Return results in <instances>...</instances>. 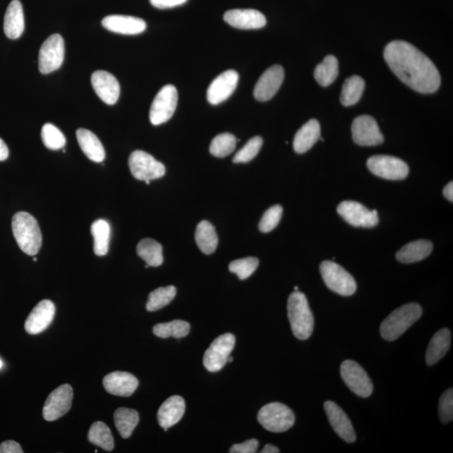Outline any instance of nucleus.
<instances>
[{"label":"nucleus","instance_id":"39","mask_svg":"<svg viewBox=\"0 0 453 453\" xmlns=\"http://www.w3.org/2000/svg\"><path fill=\"white\" fill-rule=\"evenodd\" d=\"M237 145V138L229 133H220L212 141L210 153L219 158H224L232 154Z\"/></svg>","mask_w":453,"mask_h":453},{"label":"nucleus","instance_id":"14","mask_svg":"<svg viewBox=\"0 0 453 453\" xmlns=\"http://www.w3.org/2000/svg\"><path fill=\"white\" fill-rule=\"evenodd\" d=\"M337 212L346 223L361 228H373L378 223L376 210H369L361 203L344 201L337 207Z\"/></svg>","mask_w":453,"mask_h":453},{"label":"nucleus","instance_id":"40","mask_svg":"<svg viewBox=\"0 0 453 453\" xmlns=\"http://www.w3.org/2000/svg\"><path fill=\"white\" fill-rule=\"evenodd\" d=\"M43 144L49 150L58 151L66 146V138L58 127L52 124H44L41 129Z\"/></svg>","mask_w":453,"mask_h":453},{"label":"nucleus","instance_id":"46","mask_svg":"<svg viewBox=\"0 0 453 453\" xmlns=\"http://www.w3.org/2000/svg\"><path fill=\"white\" fill-rule=\"evenodd\" d=\"M150 1L154 7L165 9L182 6L187 0H150Z\"/></svg>","mask_w":453,"mask_h":453},{"label":"nucleus","instance_id":"23","mask_svg":"<svg viewBox=\"0 0 453 453\" xmlns=\"http://www.w3.org/2000/svg\"><path fill=\"white\" fill-rule=\"evenodd\" d=\"M103 385L111 395L129 397L136 391L138 381L133 374L127 372H113L104 378Z\"/></svg>","mask_w":453,"mask_h":453},{"label":"nucleus","instance_id":"31","mask_svg":"<svg viewBox=\"0 0 453 453\" xmlns=\"http://www.w3.org/2000/svg\"><path fill=\"white\" fill-rule=\"evenodd\" d=\"M137 253L149 267H158L163 263V246L155 239H142L137 245Z\"/></svg>","mask_w":453,"mask_h":453},{"label":"nucleus","instance_id":"28","mask_svg":"<svg viewBox=\"0 0 453 453\" xmlns=\"http://www.w3.org/2000/svg\"><path fill=\"white\" fill-rule=\"evenodd\" d=\"M433 244L428 240L420 239L402 247L396 253V258L401 263H411L424 260L431 254Z\"/></svg>","mask_w":453,"mask_h":453},{"label":"nucleus","instance_id":"48","mask_svg":"<svg viewBox=\"0 0 453 453\" xmlns=\"http://www.w3.org/2000/svg\"><path fill=\"white\" fill-rule=\"evenodd\" d=\"M9 149L1 138H0V161L6 160L9 157Z\"/></svg>","mask_w":453,"mask_h":453},{"label":"nucleus","instance_id":"19","mask_svg":"<svg viewBox=\"0 0 453 453\" xmlns=\"http://www.w3.org/2000/svg\"><path fill=\"white\" fill-rule=\"evenodd\" d=\"M92 86L100 99L109 105L117 103L120 86L116 77L106 71H96L91 77Z\"/></svg>","mask_w":453,"mask_h":453},{"label":"nucleus","instance_id":"43","mask_svg":"<svg viewBox=\"0 0 453 453\" xmlns=\"http://www.w3.org/2000/svg\"><path fill=\"white\" fill-rule=\"evenodd\" d=\"M282 214H283V209L280 205L271 207L263 215L260 224H258V229L262 233L271 232L279 224Z\"/></svg>","mask_w":453,"mask_h":453},{"label":"nucleus","instance_id":"49","mask_svg":"<svg viewBox=\"0 0 453 453\" xmlns=\"http://www.w3.org/2000/svg\"><path fill=\"white\" fill-rule=\"evenodd\" d=\"M443 195L447 198L448 201L453 202V183L451 182L448 183L443 190Z\"/></svg>","mask_w":453,"mask_h":453},{"label":"nucleus","instance_id":"21","mask_svg":"<svg viewBox=\"0 0 453 453\" xmlns=\"http://www.w3.org/2000/svg\"><path fill=\"white\" fill-rule=\"evenodd\" d=\"M324 409L331 426L334 432L346 442L356 441V434L352 423L343 410L334 402L326 401Z\"/></svg>","mask_w":453,"mask_h":453},{"label":"nucleus","instance_id":"4","mask_svg":"<svg viewBox=\"0 0 453 453\" xmlns=\"http://www.w3.org/2000/svg\"><path fill=\"white\" fill-rule=\"evenodd\" d=\"M422 315V308L417 303H409L395 310L381 326L383 339L395 341Z\"/></svg>","mask_w":453,"mask_h":453},{"label":"nucleus","instance_id":"1","mask_svg":"<svg viewBox=\"0 0 453 453\" xmlns=\"http://www.w3.org/2000/svg\"><path fill=\"white\" fill-rule=\"evenodd\" d=\"M386 62L401 82L420 94H433L441 85V76L435 65L413 45L395 40L383 53Z\"/></svg>","mask_w":453,"mask_h":453},{"label":"nucleus","instance_id":"18","mask_svg":"<svg viewBox=\"0 0 453 453\" xmlns=\"http://www.w3.org/2000/svg\"><path fill=\"white\" fill-rule=\"evenodd\" d=\"M55 313V305L49 300H41L28 316L25 329L31 335L44 332L53 321Z\"/></svg>","mask_w":453,"mask_h":453},{"label":"nucleus","instance_id":"36","mask_svg":"<svg viewBox=\"0 0 453 453\" xmlns=\"http://www.w3.org/2000/svg\"><path fill=\"white\" fill-rule=\"evenodd\" d=\"M89 440L92 444L111 452L114 447V440L109 427L104 422H97L92 425L89 432Z\"/></svg>","mask_w":453,"mask_h":453},{"label":"nucleus","instance_id":"10","mask_svg":"<svg viewBox=\"0 0 453 453\" xmlns=\"http://www.w3.org/2000/svg\"><path fill=\"white\" fill-rule=\"evenodd\" d=\"M65 43L62 36L54 34L46 39L40 49L39 70L49 74L58 70L64 61Z\"/></svg>","mask_w":453,"mask_h":453},{"label":"nucleus","instance_id":"34","mask_svg":"<svg viewBox=\"0 0 453 453\" xmlns=\"http://www.w3.org/2000/svg\"><path fill=\"white\" fill-rule=\"evenodd\" d=\"M339 61L334 55H327L323 62L318 64L314 77L316 81L322 87H328L332 84L339 76Z\"/></svg>","mask_w":453,"mask_h":453},{"label":"nucleus","instance_id":"8","mask_svg":"<svg viewBox=\"0 0 453 453\" xmlns=\"http://www.w3.org/2000/svg\"><path fill=\"white\" fill-rule=\"evenodd\" d=\"M178 92L173 85H165L152 102L150 120L153 126L168 122L173 116L178 107Z\"/></svg>","mask_w":453,"mask_h":453},{"label":"nucleus","instance_id":"29","mask_svg":"<svg viewBox=\"0 0 453 453\" xmlns=\"http://www.w3.org/2000/svg\"><path fill=\"white\" fill-rule=\"evenodd\" d=\"M451 346V332L442 328L433 336L428 345L426 361L430 366L436 364L444 357Z\"/></svg>","mask_w":453,"mask_h":453},{"label":"nucleus","instance_id":"22","mask_svg":"<svg viewBox=\"0 0 453 453\" xmlns=\"http://www.w3.org/2000/svg\"><path fill=\"white\" fill-rule=\"evenodd\" d=\"M102 25L109 31L122 35H138L146 29V23L141 18L127 16H109L102 21Z\"/></svg>","mask_w":453,"mask_h":453},{"label":"nucleus","instance_id":"25","mask_svg":"<svg viewBox=\"0 0 453 453\" xmlns=\"http://www.w3.org/2000/svg\"><path fill=\"white\" fill-rule=\"evenodd\" d=\"M25 30V16L20 0L9 3L4 16V31L9 39L20 38Z\"/></svg>","mask_w":453,"mask_h":453},{"label":"nucleus","instance_id":"33","mask_svg":"<svg viewBox=\"0 0 453 453\" xmlns=\"http://www.w3.org/2000/svg\"><path fill=\"white\" fill-rule=\"evenodd\" d=\"M114 424L118 432L123 438L126 439L132 435L140 420L136 410L128 408H119L114 415Z\"/></svg>","mask_w":453,"mask_h":453},{"label":"nucleus","instance_id":"11","mask_svg":"<svg viewBox=\"0 0 453 453\" xmlns=\"http://www.w3.org/2000/svg\"><path fill=\"white\" fill-rule=\"evenodd\" d=\"M235 346V337L231 334L221 335L212 342L207 349L203 364L209 372H218L228 363V359Z\"/></svg>","mask_w":453,"mask_h":453},{"label":"nucleus","instance_id":"27","mask_svg":"<svg viewBox=\"0 0 453 453\" xmlns=\"http://www.w3.org/2000/svg\"><path fill=\"white\" fill-rule=\"evenodd\" d=\"M78 144L85 155L94 163H103L105 159V150L99 138L94 133L85 129H77Z\"/></svg>","mask_w":453,"mask_h":453},{"label":"nucleus","instance_id":"55","mask_svg":"<svg viewBox=\"0 0 453 453\" xmlns=\"http://www.w3.org/2000/svg\"><path fill=\"white\" fill-rule=\"evenodd\" d=\"M36 261H37V258H34V261L36 262Z\"/></svg>","mask_w":453,"mask_h":453},{"label":"nucleus","instance_id":"53","mask_svg":"<svg viewBox=\"0 0 453 453\" xmlns=\"http://www.w3.org/2000/svg\"><path fill=\"white\" fill-rule=\"evenodd\" d=\"M295 291H298V286H295Z\"/></svg>","mask_w":453,"mask_h":453},{"label":"nucleus","instance_id":"20","mask_svg":"<svg viewBox=\"0 0 453 453\" xmlns=\"http://www.w3.org/2000/svg\"><path fill=\"white\" fill-rule=\"evenodd\" d=\"M228 24L240 30L261 29L266 25V18L256 9H230L224 16Z\"/></svg>","mask_w":453,"mask_h":453},{"label":"nucleus","instance_id":"42","mask_svg":"<svg viewBox=\"0 0 453 453\" xmlns=\"http://www.w3.org/2000/svg\"><path fill=\"white\" fill-rule=\"evenodd\" d=\"M263 146V138L256 136L249 140L234 157V163H247L256 158Z\"/></svg>","mask_w":453,"mask_h":453},{"label":"nucleus","instance_id":"37","mask_svg":"<svg viewBox=\"0 0 453 453\" xmlns=\"http://www.w3.org/2000/svg\"><path fill=\"white\" fill-rule=\"evenodd\" d=\"M191 326L187 322L175 320L166 323H160L153 327L154 334L160 339H182L190 332Z\"/></svg>","mask_w":453,"mask_h":453},{"label":"nucleus","instance_id":"35","mask_svg":"<svg viewBox=\"0 0 453 453\" xmlns=\"http://www.w3.org/2000/svg\"><path fill=\"white\" fill-rule=\"evenodd\" d=\"M365 82L359 76L346 78L342 89L340 101L342 104L349 107L359 103L364 94Z\"/></svg>","mask_w":453,"mask_h":453},{"label":"nucleus","instance_id":"44","mask_svg":"<svg viewBox=\"0 0 453 453\" xmlns=\"http://www.w3.org/2000/svg\"><path fill=\"white\" fill-rule=\"evenodd\" d=\"M439 415L442 423L447 424L453 419V391L447 390L439 400Z\"/></svg>","mask_w":453,"mask_h":453},{"label":"nucleus","instance_id":"50","mask_svg":"<svg viewBox=\"0 0 453 453\" xmlns=\"http://www.w3.org/2000/svg\"><path fill=\"white\" fill-rule=\"evenodd\" d=\"M280 450L275 446L267 444L263 448L261 453H278Z\"/></svg>","mask_w":453,"mask_h":453},{"label":"nucleus","instance_id":"30","mask_svg":"<svg viewBox=\"0 0 453 453\" xmlns=\"http://www.w3.org/2000/svg\"><path fill=\"white\" fill-rule=\"evenodd\" d=\"M195 239L198 248L203 253H214L218 247V235H217L214 226L209 221H202L197 225Z\"/></svg>","mask_w":453,"mask_h":453},{"label":"nucleus","instance_id":"5","mask_svg":"<svg viewBox=\"0 0 453 453\" xmlns=\"http://www.w3.org/2000/svg\"><path fill=\"white\" fill-rule=\"evenodd\" d=\"M258 420L261 426L271 432H284L294 426L295 415L288 406L274 402L258 411Z\"/></svg>","mask_w":453,"mask_h":453},{"label":"nucleus","instance_id":"15","mask_svg":"<svg viewBox=\"0 0 453 453\" xmlns=\"http://www.w3.org/2000/svg\"><path fill=\"white\" fill-rule=\"evenodd\" d=\"M352 135L354 141L360 146H376L383 142L376 120L369 115H362L354 119Z\"/></svg>","mask_w":453,"mask_h":453},{"label":"nucleus","instance_id":"3","mask_svg":"<svg viewBox=\"0 0 453 453\" xmlns=\"http://www.w3.org/2000/svg\"><path fill=\"white\" fill-rule=\"evenodd\" d=\"M288 312L294 336L299 340L308 339L314 329V317L306 295L294 291L288 299Z\"/></svg>","mask_w":453,"mask_h":453},{"label":"nucleus","instance_id":"17","mask_svg":"<svg viewBox=\"0 0 453 453\" xmlns=\"http://www.w3.org/2000/svg\"><path fill=\"white\" fill-rule=\"evenodd\" d=\"M239 78V73L234 70L220 74L207 89V101L212 105H218L228 99L237 87Z\"/></svg>","mask_w":453,"mask_h":453},{"label":"nucleus","instance_id":"6","mask_svg":"<svg viewBox=\"0 0 453 453\" xmlns=\"http://www.w3.org/2000/svg\"><path fill=\"white\" fill-rule=\"evenodd\" d=\"M320 271L327 288L337 294L349 297L357 290V284L354 277L337 263L330 261H323L321 263Z\"/></svg>","mask_w":453,"mask_h":453},{"label":"nucleus","instance_id":"12","mask_svg":"<svg viewBox=\"0 0 453 453\" xmlns=\"http://www.w3.org/2000/svg\"><path fill=\"white\" fill-rule=\"evenodd\" d=\"M341 376L349 390L358 396L367 398L373 393V383L368 373L353 360H346L341 364Z\"/></svg>","mask_w":453,"mask_h":453},{"label":"nucleus","instance_id":"2","mask_svg":"<svg viewBox=\"0 0 453 453\" xmlns=\"http://www.w3.org/2000/svg\"><path fill=\"white\" fill-rule=\"evenodd\" d=\"M12 231L18 247L27 256H34L43 244L38 223L33 216L26 212H18L12 219Z\"/></svg>","mask_w":453,"mask_h":453},{"label":"nucleus","instance_id":"45","mask_svg":"<svg viewBox=\"0 0 453 453\" xmlns=\"http://www.w3.org/2000/svg\"><path fill=\"white\" fill-rule=\"evenodd\" d=\"M258 447L256 439H251L239 444H235L230 448V453H256Z\"/></svg>","mask_w":453,"mask_h":453},{"label":"nucleus","instance_id":"54","mask_svg":"<svg viewBox=\"0 0 453 453\" xmlns=\"http://www.w3.org/2000/svg\"><path fill=\"white\" fill-rule=\"evenodd\" d=\"M146 183L149 185L151 183V181H146Z\"/></svg>","mask_w":453,"mask_h":453},{"label":"nucleus","instance_id":"16","mask_svg":"<svg viewBox=\"0 0 453 453\" xmlns=\"http://www.w3.org/2000/svg\"><path fill=\"white\" fill-rule=\"evenodd\" d=\"M284 77V69L279 65H275V66L267 69L254 87V98L260 102L271 99L279 91L282 83H283Z\"/></svg>","mask_w":453,"mask_h":453},{"label":"nucleus","instance_id":"13","mask_svg":"<svg viewBox=\"0 0 453 453\" xmlns=\"http://www.w3.org/2000/svg\"><path fill=\"white\" fill-rule=\"evenodd\" d=\"M73 390L65 383L54 390L46 399L43 408V417L48 422H54L66 415L72 408Z\"/></svg>","mask_w":453,"mask_h":453},{"label":"nucleus","instance_id":"41","mask_svg":"<svg viewBox=\"0 0 453 453\" xmlns=\"http://www.w3.org/2000/svg\"><path fill=\"white\" fill-rule=\"evenodd\" d=\"M258 266V260L256 257L239 258L229 263V271L238 275L241 280H246L253 274Z\"/></svg>","mask_w":453,"mask_h":453},{"label":"nucleus","instance_id":"26","mask_svg":"<svg viewBox=\"0 0 453 453\" xmlns=\"http://www.w3.org/2000/svg\"><path fill=\"white\" fill-rule=\"evenodd\" d=\"M321 137V126L317 119H311L295 133L293 148L298 154L306 153Z\"/></svg>","mask_w":453,"mask_h":453},{"label":"nucleus","instance_id":"24","mask_svg":"<svg viewBox=\"0 0 453 453\" xmlns=\"http://www.w3.org/2000/svg\"><path fill=\"white\" fill-rule=\"evenodd\" d=\"M186 410V404L182 397L179 395L170 396L161 405L157 419L159 425L165 431L175 426L182 420Z\"/></svg>","mask_w":453,"mask_h":453},{"label":"nucleus","instance_id":"51","mask_svg":"<svg viewBox=\"0 0 453 453\" xmlns=\"http://www.w3.org/2000/svg\"><path fill=\"white\" fill-rule=\"evenodd\" d=\"M234 360V359L232 357H231V356H229V359H228V363H231Z\"/></svg>","mask_w":453,"mask_h":453},{"label":"nucleus","instance_id":"7","mask_svg":"<svg viewBox=\"0 0 453 453\" xmlns=\"http://www.w3.org/2000/svg\"><path fill=\"white\" fill-rule=\"evenodd\" d=\"M129 166L133 177L138 181H152L163 178L165 174V165L143 151L132 152Z\"/></svg>","mask_w":453,"mask_h":453},{"label":"nucleus","instance_id":"32","mask_svg":"<svg viewBox=\"0 0 453 453\" xmlns=\"http://www.w3.org/2000/svg\"><path fill=\"white\" fill-rule=\"evenodd\" d=\"M91 233L94 237V251L96 256H104L109 249L111 229L107 221L99 219L91 226Z\"/></svg>","mask_w":453,"mask_h":453},{"label":"nucleus","instance_id":"47","mask_svg":"<svg viewBox=\"0 0 453 453\" xmlns=\"http://www.w3.org/2000/svg\"><path fill=\"white\" fill-rule=\"evenodd\" d=\"M20 444L15 441H6L0 444V453H22Z\"/></svg>","mask_w":453,"mask_h":453},{"label":"nucleus","instance_id":"38","mask_svg":"<svg viewBox=\"0 0 453 453\" xmlns=\"http://www.w3.org/2000/svg\"><path fill=\"white\" fill-rule=\"evenodd\" d=\"M175 295H177V289L173 285L157 288L152 291L146 304L147 311L155 312L168 306L173 302Z\"/></svg>","mask_w":453,"mask_h":453},{"label":"nucleus","instance_id":"9","mask_svg":"<svg viewBox=\"0 0 453 453\" xmlns=\"http://www.w3.org/2000/svg\"><path fill=\"white\" fill-rule=\"evenodd\" d=\"M371 172L378 178L398 181L408 178L409 166L397 157L391 155H374L367 161Z\"/></svg>","mask_w":453,"mask_h":453},{"label":"nucleus","instance_id":"52","mask_svg":"<svg viewBox=\"0 0 453 453\" xmlns=\"http://www.w3.org/2000/svg\"><path fill=\"white\" fill-rule=\"evenodd\" d=\"M2 366H3V363H2L1 360H0V369H1Z\"/></svg>","mask_w":453,"mask_h":453}]
</instances>
